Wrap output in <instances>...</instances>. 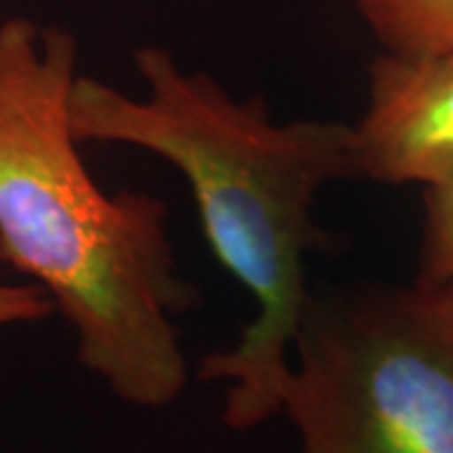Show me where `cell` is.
<instances>
[{"mask_svg":"<svg viewBox=\"0 0 453 453\" xmlns=\"http://www.w3.org/2000/svg\"><path fill=\"white\" fill-rule=\"evenodd\" d=\"M453 288V184L423 189L418 275Z\"/></svg>","mask_w":453,"mask_h":453,"instance_id":"obj_6","label":"cell"},{"mask_svg":"<svg viewBox=\"0 0 453 453\" xmlns=\"http://www.w3.org/2000/svg\"><path fill=\"white\" fill-rule=\"evenodd\" d=\"M383 50L453 49V0H356Z\"/></svg>","mask_w":453,"mask_h":453,"instance_id":"obj_5","label":"cell"},{"mask_svg":"<svg viewBox=\"0 0 453 453\" xmlns=\"http://www.w3.org/2000/svg\"><path fill=\"white\" fill-rule=\"evenodd\" d=\"M282 413L300 453H453V288L312 290Z\"/></svg>","mask_w":453,"mask_h":453,"instance_id":"obj_3","label":"cell"},{"mask_svg":"<svg viewBox=\"0 0 453 453\" xmlns=\"http://www.w3.org/2000/svg\"><path fill=\"white\" fill-rule=\"evenodd\" d=\"M134 65L144 96L76 76L71 131L79 144L151 151L189 181L211 252L257 305L237 345L207 353L196 378L226 383L229 431H255L282 413L288 353L312 297L305 259L323 244L312 210L330 181L356 177L353 127L275 121L259 96L234 98L159 46L134 50Z\"/></svg>","mask_w":453,"mask_h":453,"instance_id":"obj_1","label":"cell"},{"mask_svg":"<svg viewBox=\"0 0 453 453\" xmlns=\"http://www.w3.org/2000/svg\"><path fill=\"white\" fill-rule=\"evenodd\" d=\"M353 162L356 177L386 187L453 184V49L372 58Z\"/></svg>","mask_w":453,"mask_h":453,"instance_id":"obj_4","label":"cell"},{"mask_svg":"<svg viewBox=\"0 0 453 453\" xmlns=\"http://www.w3.org/2000/svg\"><path fill=\"white\" fill-rule=\"evenodd\" d=\"M79 43L31 18L0 23V262L49 295L76 357L121 403L159 411L187 388L174 318L196 305L159 196L106 195L68 121Z\"/></svg>","mask_w":453,"mask_h":453,"instance_id":"obj_2","label":"cell"},{"mask_svg":"<svg viewBox=\"0 0 453 453\" xmlns=\"http://www.w3.org/2000/svg\"><path fill=\"white\" fill-rule=\"evenodd\" d=\"M53 312L49 295L35 285H5L0 282V327L46 320Z\"/></svg>","mask_w":453,"mask_h":453,"instance_id":"obj_7","label":"cell"}]
</instances>
